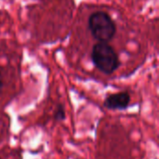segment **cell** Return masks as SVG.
Wrapping results in <instances>:
<instances>
[{
    "label": "cell",
    "mask_w": 159,
    "mask_h": 159,
    "mask_svg": "<svg viewBox=\"0 0 159 159\" xmlns=\"http://www.w3.org/2000/svg\"><path fill=\"white\" fill-rule=\"evenodd\" d=\"M89 27L93 37L98 41L104 43L110 41L114 37L116 30L114 20L103 11H97L90 15Z\"/></svg>",
    "instance_id": "1"
},
{
    "label": "cell",
    "mask_w": 159,
    "mask_h": 159,
    "mask_svg": "<svg viewBox=\"0 0 159 159\" xmlns=\"http://www.w3.org/2000/svg\"><path fill=\"white\" fill-rule=\"evenodd\" d=\"M91 59L95 66L104 74H112L118 65V56L114 48L104 42H99L92 48Z\"/></svg>",
    "instance_id": "2"
},
{
    "label": "cell",
    "mask_w": 159,
    "mask_h": 159,
    "mask_svg": "<svg viewBox=\"0 0 159 159\" xmlns=\"http://www.w3.org/2000/svg\"><path fill=\"white\" fill-rule=\"evenodd\" d=\"M130 101V97L127 92H120L110 95L105 100V106L109 109H124Z\"/></svg>",
    "instance_id": "3"
},
{
    "label": "cell",
    "mask_w": 159,
    "mask_h": 159,
    "mask_svg": "<svg viewBox=\"0 0 159 159\" xmlns=\"http://www.w3.org/2000/svg\"><path fill=\"white\" fill-rule=\"evenodd\" d=\"M64 116H65V114H64L63 108H62V107H59L58 110H57V112H56V114H55V117H56L57 119L61 120V119L64 118Z\"/></svg>",
    "instance_id": "4"
},
{
    "label": "cell",
    "mask_w": 159,
    "mask_h": 159,
    "mask_svg": "<svg viewBox=\"0 0 159 159\" xmlns=\"http://www.w3.org/2000/svg\"><path fill=\"white\" fill-rule=\"evenodd\" d=\"M1 87H2V83H1V81H0V89H1Z\"/></svg>",
    "instance_id": "5"
}]
</instances>
